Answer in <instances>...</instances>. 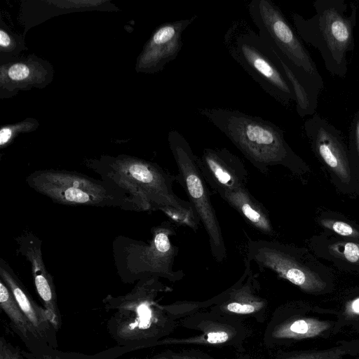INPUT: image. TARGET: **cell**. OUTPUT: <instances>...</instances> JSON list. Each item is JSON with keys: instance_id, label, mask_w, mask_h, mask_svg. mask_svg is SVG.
Listing matches in <instances>:
<instances>
[{"instance_id": "6da1fadb", "label": "cell", "mask_w": 359, "mask_h": 359, "mask_svg": "<svg viewBox=\"0 0 359 359\" xmlns=\"http://www.w3.org/2000/svg\"><path fill=\"white\" fill-rule=\"evenodd\" d=\"M84 165L134 199L142 212L159 210L175 223L198 229L200 222L191 203L173 191L176 177L157 163L119 154L86 158Z\"/></svg>"}, {"instance_id": "7a4b0ae2", "label": "cell", "mask_w": 359, "mask_h": 359, "mask_svg": "<svg viewBox=\"0 0 359 359\" xmlns=\"http://www.w3.org/2000/svg\"><path fill=\"white\" fill-rule=\"evenodd\" d=\"M198 113L222 132L260 172L266 175L274 165L283 166L295 175L309 170L275 123L226 108H199Z\"/></svg>"}, {"instance_id": "3957f363", "label": "cell", "mask_w": 359, "mask_h": 359, "mask_svg": "<svg viewBox=\"0 0 359 359\" xmlns=\"http://www.w3.org/2000/svg\"><path fill=\"white\" fill-rule=\"evenodd\" d=\"M315 14L309 18L292 13L295 30L306 43L320 54L327 72L339 78L348 73L347 53L355 47L354 29L358 6L344 0H316L313 4Z\"/></svg>"}, {"instance_id": "277c9868", "label": "cell", "mask_w": 359, "mask_h": 359, "mask_svg": "<svg viewBox=\"0 0 359 359\" xmlns=\"http://www.w3.org/2000/svg\"><path fill=\"white\" fill-rule=\"evenodd\" d=\"M25 182L55 203L142 212L134 199L113 184L78 172L40 169L29 174Z\"/></svg>"}, {"instance_id": "5b68a950", "label": "cell", "mask_w": 359, "mask_h": 359, "mask_svg": "<svg viewBox=\"0 0 359 359\" xmlns=\"http://www.w3.org/2000/svg\"><path fill=\"white\" fill-rule=\"evenodd\" d=\"M231 57L260 88L283 106L294 102L292 88L270 45L243 19L231 22L224 36Z\"/></svg>"}, {"instance_id": "8992f818", "label": "cell", "mask_w": 359, "mask_h": 359, "mask_svg": "<svg viewBox=\"0 0 359 359\" xmlns=\"http://www.w3.org/2000/svg\"><path fill=\"white\" fill-rule=\"evenodd\" d=\"M148 242L124 236L116 237L112 253L117 273L124 283H133L142 278L157 277L171 282L183 278L182 271L173 270L178 248L171 237L175 234L170 222H163L151 229Z\"/></svg>"}, {"instance_id": "52a82bcc", "label": "cell", "mask_w": 359, "mask_h": 359, "mask_svg": "<svg viewBox=\"0 0 359 359\" xmlns=\"http://www.w3.org/2000/svg\"><path fill=\"white\" fill-rule=\"evenodd\" d=\"M247 250V259L260 268L273 271L305 292L320 294L332 289L330 271L306 249L276 241L257 239L249 241Z\"/></svg>"}, {"instance_id": "ba28073f", "label": "cell", "mask_w": 359, "mask_h": 359, "mask_svg": "<svg viewBox=\"0 0 359 359\" xmlns=\"http://www.w3.org/2000/svg\"><path fill=\"white\" fill-rule=\"evenodd\" d=\"M168 141L178 169L176 180L185 191L189 202L208 234L212 257L217 262H223L226 257V248L207 182L199 167L198 156L177 130H171L168 133Z\"/></svg>"}, {"instance_id": "9c48e42d", "label": "cell", "mask_w": 359, "mask_h": 359, "mask_svg": "<svg viewBox=\"0 0 359 359\" xmlns=\"http://www.w3.org/2000/svg\"><path fill=\"white\" fill-rule=\"evenodd\" d=\"M304 130L312 151L334 184L345 194H359V172L351 163L341 131L318 114L305 121Z\"/></svg>"}, {"instance_id": "30bf717a", "label": "cell", "mask_w": 359, "mask_h": 359, "mask_svg": "<svg viewBox=\"0 0 359 359\" xmlns=\"http://www.w3.org/2000/svg\"><path fill=\"white\" fill-rule=\"evenodd\" d=\"M248 12L258 34L271 47L307 73L323 79L303 41L276 4L271 0H252Z\"/></svg>"}, {"instance_id": "8fae6325", "label": "cell", "mask_w": 359, "mask_h": 359, "mask_svg": "<svg viewBox=\"0 0 359 359\" xmlns=\"http://www.w3.org/2000/svg\"><path fill=\"white\" fill-rule=\"evenodd\" d=\"M197 18H189L163 23L156 29L144 44L139 55L135 70L144 74H155L162 71L165 65L174 60L181 50L184 31Z\"/></svg>"}, {"instance_id": "7c38bea8", "label": "cell", "mask_w": 359, "mask_h": 359, "mask_svg": "<svg viewBox=\"0 0 359 359\" xmlns=\"http://www.w3.org/2000/svg\"><path fill=\"white\" fill-rule=\"evenodd\" d=\"M53 78L50 62L32 54L12 57L0 66L1 97L15 95L19 90L42 88Z\"/></svg>"}, {"instance_id": "4fadbf2b", "label": "cell", "mask_w": 359, "mask_h": 359, "mask_svg": "<svg viewBox=\"0 0 359 359\" xmlns=\"http://www.w3.org/2000/svg\"><path fill=\"white\" fill-rule=\"evenodd\" d=\"M198 163L207 184L218 194L245 187L248 170L243 161L227 149H204Z\"/></svg>"}, {"instance_id": "5bb4252c", "label": "cell", "mask_w": 359, "mask_h": 359, "mask_svg": "<svg viewBox=\"0 0 359 359\" xmlns=\"http://www.w3.org/2000/svg\"><path fill=\"white\" fill-rule=\"evenodd\" d=\"M15 240L18 245V252L30 264L36 292L50 314L53 327L57 330L60 326V315L57 304L53 279L48 273L42 257V241L28 230L22 232Z\"/></svg>"}, {"instance_id": "9a60e30c", "label": "cell", "mask_w": 359, "mask_h": 359, "mask_svg": "<svg viewBox=\"0 0 359 359\" xmlns=\"http://www.w3.org/2000/svg\"><path fill=\"white\" fill-rule=\"evenodd\" d=\"M332 310L309 307L304 314H299L278 325L273 332L275 338L280 339L305 340L327 338L336 333L337 319L324 316Z\"/></svg>"}, {"instance_id": "2e32d148", "label": "cell", "mask_w": 359, "mask_h": 359, "mask_svg": "<svg viewBox=\"0 0 359 359\" xmlns=\"http://www.w3.org/2000/svg\"><path fill=\"white\" fill-rule=\"evenodd\" d=\"M272 49L292 88L297 114L302 118L313 115L316 114L320 93L324 86L323 79H318L307 73L280 53Z\"/></svg>"}, {"instance_id": "e0dca14e", "label": "cell", "mask_w": 359, "mask_h": 359, "mask_svg": "<svg viewBox=\"0 0 359 359\" xmlns=\"http://www.w3.org/2000/svg\"><path fill=\"white\" fill-rule=\"evenodd\" d=\"M0 279L10 289L21 310L29 320L39 339L49 342L52 330H56L51 323L48 311L39 306L4 259L0 258Z\"/></svg>"}, {"instance_id": "ac0fdd59", "label": "cell", "mask_w": 359, "mask_h": 359, "mask_svg": "<svg viewBox=\"0 0 359 359\" xmlns=\"http://www.w3.org/2000/svg\"><path fill=\"white\" fill-rule=\"evenodd\" d=\"M310 246L316 256L338 269L359 272V242L327 232L313 237Z\"/></svg>"}, {"instance_id": "d6986e66", "label": "cell", "mask_w": 359, "mask_h": 359, "mask_svg": "<svg viewBox=\"0 0 359 359\" xmlns=\"http://www.w3.org/2000/svg\"><path fill=\"white\" fill-rule=\"evenodd\" d=\"M219 195L254 229L269 236H273L274 229L267 210L245 187L225 191Z\"/></svg>"}, {"instance_id": "ffe728a7", "label": "cell", "mask_w": 359, "mask_h": 359, "mask_svg": "<svg viewBox=\"0 0 359 359\" xmlns=\"http://www.w3.org/2000/svg\"><path fill=\"white\" fill-rule=\"evenodd\" d=\"M0 306L25 341H29L32 338L40 339L10 289L1 279H0Z\"/></svg>"}, {"instance_id": "44dd1931", "label": "cell", "mask_w": 359, "mask_h": 359, "mask_svg": "<svg viewBox=\"0 0 359 359\" xmlns=\"http://www.w3.org/2000/svg\"><path fill=\"white\" fill-rule=\"evenodd\" d=\"M358 353L359 341H345L327 349L302 351L287 359H342L345 355Z\"/></svg>"}, {"instance_id": "7402d4cb", "label": "cell", "mask_w": 359, "mask_h": 359, "mask_svg": "<svg viewBox=\"0 0 359 359\" xmlns=\"http://www.w3.org/2000/svg\"><path fill=\"white\" fill-rule=\"evenodd\" d=\"M318 223L327 232L342 238L359 242V225L329 216H320Z\"/></svg>"}, {"instance_id": "603a6c76", "label": "cell", "mask_w": 359, "mask_h": 359, "mask_svg": "<svg viewBox=\"0 0 359 359\" xmlns=\"http://www.w3.org/2000/svg\"><path fill=\"white\" fill-rule=\"evenodd\" d=\"M26 49L24 39L22 36L13 33L4 22H1L0 27V51L1 58L6 59L16 55L22 50Z\"/></svg>"}, {"instance_id": "cb8c5ba5", "label": "cell", "mask_w": 359, "mask_h": 359, "mask_svg": "<svg viewBox=\"0 0 359 359\" xmlns=\"http://www.w3.org/2000/svg\"><path fill=\"white\" fill-rule=\"evenodd\" d=\"M39 123L34 118H27L14 124L2 126L0 129V148L8 147L13 140L22 133H29L38 128Z\"/></svg>"}, {"instance_id": "d4e9b609", "label": "cell", "mask_w": 359, "mask_h": 359, "mask_svg": "<svg viewBox=\"0 0 359 359\" xmlns=\"http://www.w3.org/2000/svg\"><path fill=\"white\" fill-rule=\"evenodd\" d=\"M354 325L359 327V294L346 301L342 311H337V327L335 332L344 325Z\"/></svg>"}, {"instance_id": "484cf974", "label": "cell", "mask_w": 359, "mask_h": 359, "mask_svg": "<svg viewBox=\"0 0 359 359\" xmlns=\"http://www.w3.org/2000/svg\"><path fill=\"white\" fill-rule=\"evenodd\" d=\"M348 149L351 163L359 172V111L353 115L350 124Z\"/></svg>"}, {"instance_id": "4316f807", "label": "cell", "mask_w": 359, "mask_h": 359, "mask_svg": "<svg viewBox=\"0 0 359 359\" xmlns=\"http://www.w3.org/2000/svg\"><path fill=\"white\" fill-rule=\"evenodd\" d=\"M231 334V332H229L226 328L216 327L215 328H211L210 330L205 331V333L198 337L183 341H187V343L198 342L209 344H218L226 342L230 339Z\"/></svg>"}, {"instance_id": "83f0119b", "label": "cell", "mask_w": 359, "mask_h": 359, "mask_svg": "<svg viewBox=\"0 0 359 359\" xmlns=\"http://www.w3.org/2000/svg\"><path fill=\"white\" fill-rule=\"evenodd\" d=\"M0 359H24L16 348L4 337L0 340Z\"/></svg>"}, {"instance_id": "f1b7e54d", "label": "cell", "mask_w": 359, "mask_h": 359, "mask_svg": "<svg viewBox=\"0 0 359 359\" xmlns=\"http://www.w3.org/2000/svg\"><path fill=\"white\" fill-rule=\"evenodd\" d=\"M156 359H203L194 356L181 355H161L157 357Z\"/></svg>"}, {"instance_id": "f546056e", "label": "cell", "mask_w": 359, "mask_h": 359, "mask_svg": "<svg viewBox=\"0 0 359 359\" xmlns=\"http://www.w3.org/2000/svg\"><path fill=\"white\" fill-rule=\"evenodd\" d=\"M39 359H56V358H51V357L48 356V355H44V356H42V357L39 358Z\"/></svg>"}, {"instance_id": "4dcf8cb0", "label": "cell", "mask_w": 359, "mask_h": 359, "mask_svg": "<svg viewBox=\"0 0 359 359\" xmlns=\"http://www.w3.org/2000/svg\"><path fill=\"white\" fill-rule=\"evenodd\" d=\"M354 359H359V353L357 355H355V358Z\"/></svg>"}]
</instances>
